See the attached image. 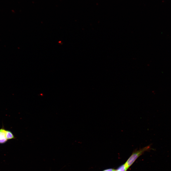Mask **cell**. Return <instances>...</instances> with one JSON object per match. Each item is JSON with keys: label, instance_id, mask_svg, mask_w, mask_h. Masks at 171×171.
<instances>
[{"label": "cell", "instance_id": "cell-1", "mask_svg": "<svg viewBox=\"0 0 171 171\" xmlns=\"http://www.w3.org/2000/svg\"><path fill=\"white\" fill-rule=\"evenodd\" d=\"M151 146L149 145L139 150H134L132 154L125 164L127 169L135 161L145 152L148 151L151 149Z\"/></svg>", "mask_w": 171, "mask_h": 171}, {"label": "cell", "instance_id": "cell-2", "mask_svg": "<svg viewBox=\"0 0 171 171\" xmlns=\"http://www.w3.org/2000/svg\"><path fill=\"white\" fill-rule=\"evenodd\" d=\"M7 140L6 136V130L3 127L0 129V144L5 143Z\"/></svg>", "mask_w": 171, "mask_h": 171}, {"label": "cell", "instance_id": "cell-3", "mask_svg": "<svg viewBox=\"0 0 171 171\" xmlns=\"http://www.w3.org/2000/svg\"><path fill=\"white\" fill-rule=\"evenodd\" d=\"M6 136L7 140L15 138V137L12 133L9 130H6Z\"/></svg>", "mask_w": 171, "mask_h": 171}, {"label": "cell", "instance_id": "cell-4", "mask_svg": "<svg viewBox=\"0 0 171 171\" xmlns=\"http://www.w3.org/2000/svg\"><path fill=\"white\" fill-rule=\"evenodd\" d=\"M127 170L125 164L120 166L117 170V171H126Z\"/></svg>", "mask_w": 171, "mask_h": 171}, {"label": "cell", "instance_id": "cell-5", "mask_svg": "<svg viewBox=\"0 0 171 171\" xmlns=\"http://www.w3.org/2000/svg\"><path fill=\"white\" fill-rule=\"evenodd\" d=\"M115 170L111 169H109L104 170L103 171H114Z\"/></svg>", "mask_w": 171, "mask_h": 171}, {"label": "cell", "instance_id": "cell-6", "mask_svg": "<svg viewBox=\"0 0 171 171\" xmlns=\"http://www.w3.org/2000/svg\"><path fill=\"white\" fill-rule=\"evenodd\" d=\"M114 171H117V170H114Z\"/></svg>", "mask_w": 171, "mask_h": 171}]
</instances>
